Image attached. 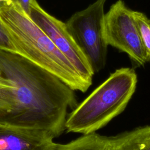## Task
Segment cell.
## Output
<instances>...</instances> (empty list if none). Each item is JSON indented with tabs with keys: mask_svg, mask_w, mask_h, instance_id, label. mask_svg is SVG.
<instances>
[{
	"mask_svg": "<svg viewBox=\"0 0 150 150\" xmlns=\"http://www.w3.org/2000/svg\"><path fill=\"white\" fill-rule=\"evenodd\" d=\"M0 49L19 54L18 51L8 36L0 21Z\"/></svg>",
	"mask_w": 150,
	"mask_h": 150,
	"instance_id": "9c48e42d",
	"label": "cell"
},
{
	"mask_svg": "<svg viewBox=\"0 0 150 150\" xmlns=\"http://www.w3.org/2000/svg\"><path fill=\"white\" fill-rule=\"evenodd\" d=\"M0 21L19 55L53 73L74 91L84 93L90 87L18 4L12 0L0 2Z\"/></svg>",
	"mask_w": 150,
	"mask_h": 150,
	"instance_id": "7a4b0ae2",
	"label": "cell"
},
{
	"mask_svg": "<svg viewBox=\"0 0 150 150\" xmlns=\"http://www.w3.org/2000/svg\"><path fill=\"white\" fill-rule=\"evenodd\" d=\"M0 85L4 86H8V87H12L10 81L6 79L4 76L2 74L0 71Z\"/></svg>",
	"mask_w": 150,
	"mask_h": 150,
	"instance_id": "8fae6325",
	"label": "cell"
},
{
	"mask_svg": "<svg viewBox=\"0 0 150 150\" xmlns=\"http://www.w3.org/2000/svg\"><path fill=\"white\" fill-rule=\"evenodd\" d=\"M11 0H0V2H6V1H9Z\"/></svg>",
	"mask_w": 150,
	"mask_h": 150,
	"instance_id": "7c38bea8",
	"label": "cell"
},
{
	"mask_svg": "<svg viewBox=\"0 0 150 150\" xmlns=\"http://www.w3.org/2000/svg\"><path fill=\"white\" fill-rule=\"evenodd\" d=\"M132 11L122 0L113 4L104 15L103 35L108 46L126 53L142 66L147 62Z\"/></svg>",
	"mask_w": 150,
	"mask_h": 150,
	"instance_id": "5b68a950",
	"label": "cell"
},
{
	"mask_svg": "<svg viewBox=\"0 0 150 150\" xmlns=\"http://www.w3.org/2000/svg\"><path fill=\"white\" fill-rule=\"evenodd\" d=\"M132 13L146 62H149L150 61V19L141 12L132 11Z\"/></svg>",
	"mask_w": 150,
	"mask_h": 150,
	"instance_id": "ba28073f",
	"label": "cell"
},
{
	"mask_svg": "<svg viewBox=\"0 0 150 150\" xmlns=\"http://www.w3.org/2000/svg\"><path fill=\"white\" fill-rule=\"evenodd\" d=\"M137 83L133 69L116 70L67 115L66 130L88 135L104 127L124 110Z\"/></svg>",
	"mask_w": 150,
	"mask_h": 150,
	"instance_id": "3957f363",
	"label": "cell"
},
{
	"mask_svg": "<svg viewBox=\"0 0 150 150\" xmlns=\"http://www.w3.org/2000/svg\"><path fill=\"white\" fill-rule=\"evenodd\" d=\"M33 0H12L15 4H18L29 16L30 13V6Z\"/></svg>",
	"mask_w": 150,
	"mask_h": 150,
	"instance_id": "30bf717a",
	"label": "cell"
},
{
	"mask_svg": "<svg viewBox=\"0 0 150 150\" xmlns=\"http://www.w3.org/2000/svg\"><path fill=\"white\" fill-rule=\"evenodd\" d=\"M146 150H150V144H149V145L148 146V148H147Z\"/></svg>",
	"mask_w": 150,
	"mask_h": 150,
	"instance_id": "4fadbf2b",
	"label": "cell"
},
{
	"mask_svg": "<svg viewBox=\"0 0 150 150\" xmlns=\"http://www.w3.org/2000/svg\"><path fill=\"white\" fill-rule=\"evenodd\" d=\"M54 138L43 129L0 123V150H54Z\"/></svg>",
	"mask_w": 150,
	"mask_h": 150,
	"instance_id": "52a82bcc",
	"label": "cell"
},
{
	"mask_svg": "<svg viewBox=\"0 0 150 150\" xmlns=\"http://www.w3.org/2000/svg\"><path fill=\"white\" fill-rule=\"evenodd\" d=\"M105 0H96L83 10L74 13L66 22L67 29L87 57L94 73L106 63L107 47L103 35Z\"/></svg>",
	"mask_w": 150,
	"mask_h": 150,
	"instance_id": "277c9868",
	"label": "cell"
},
{
	"mask_svg": "<svg viewBox=\"0 0 150 150\" xmlns=\"http://www.w3.org/2000/svg\"><path fill=\"white\" fill-rule=\"evenodd\" d=\"M29 16L70 62L83 79L91 84L94 73L87 57L69 32L66 23L46 12L36 0H33L31 4Z\"/></svg>",
	"mask_w": 150,
	"mask_h": 150,
	"instance_id": "8992f818",
	"label": "cell"
},
{
	"mask_svg": "<svg viewBox=\"0 0 150 150\" xmlns=\"http://www.w3.org/2000/svg\"><path fill=\"white\" fill-rule=\"evenodd\" d=\"M0 71L13 86L0 123L62 134L68 109L78 105L74 90L21 55L1 49Z\"/></svg>",
	"mask_w": 150,
	"mask_h": 150,
	"instance_id": "6da1fadb",
	"label": "cell"
}]
</instances>
